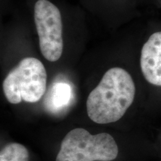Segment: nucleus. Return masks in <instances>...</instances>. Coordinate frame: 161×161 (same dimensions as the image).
<instances>
[{"instance_id":"0eeeda50","label":"nucleus","mask_w":161,"mask_h":161,"mask_svg":"<svg viewBox=\"0 0 161 161\" xmlns=\"http://www.w3.org/2000/svg\"><path fill=\"white\" fill-rule=\"evenodd\" d=\"M29 154L23 145L11 142L2 148L0 161H29Z\"/></svg>"},{"instance_id":"f257e3e1","label":"nucleus","mask_w":161,"mask_h":161,"mask_svg":"<svg viewBox=\"0 0 161 161\" xmlns=\"http://www.w3.org/2000/svg\"><path fill=\"white\" fill-rule=\"evenodd\" d=\"M37 49L44 60L56 64L73 50L84 48L85 23L79 10L58 0H26Z\"/></svg>"},{"instance_id":"20e7f679","label":"nucleus","mask_w":161,"mask_h":161,"mask_svg":"<svg viewBox=\"0 0 161 161\" xmlns=\"http://www.w3.org/2000/svg\"><path fill=\"white\" fill-rule=\"evenodd\" d=\"M119 149L115 140L108 133L92 135L84 128L66 134L60 145L56 161H112Z\"/></svg>"},{"instance_id":"f03ea898","label":"nucleus","mask_w":161,"mask_h":161,"mask_svg":"<svg viewBox=\"0 0 161 161\" xmlns=\"http://www.w3.org/2000/svg\"><path fill=\"white\" fill-rule=\"evenodd\" d=\"M135 96V82L130 72L122 66H111L87 96V115L97 124L115 122L131 106Z\"/></svg>"},{"instance_id":"39448f33","label":"nucleus","mask_w":161,"mask_h":161,"mask_svg":"<svg viewBox=\"0 0 161 161\" xmlns=\"http://www.w3.org/2000/svg\"><path fill=\"white\" fill-rule=\"evenodd\" d=\"M90 14L110 29H117L129 17L133 0H80Z\"/></svg>"},{"instance_id":"423d86ee","label":"nucleus","mask_w":161,"mask_h":161,"mask_svg":"<svg viewBox=\"0 0 161 161\" xmlns=\"http://www.w3.org/2000/svg\"><path fill=\"white\" fill-rule=\"evenodd\" d=\"M140 67L148 84L161 87V30L152 32L142 44Z\"/></svg>"},{"instance_id":"6e6552de","label":"nucleus","mask_w":161,"mask_h":161,"mask_svg":"<svg viewBox=\"0 0 161 161\" xmlns=\"http://www.w3.org/2000/svg\"><path fill=\"white\" fill-rule=\"evenodd\" d=\"M71 96V88L68 84L58 82L54 84L51 91V102L55 108H60L69 103Z\"/></svg>"},{"instance_id":"7ed1b4c3","label":"nucleus","mask_w":161,"mask_h":161,"mask_svg":"<svg viewBox=\"0 0 161 161\" xmlns=\"http://www.w3.org/2000/svg\"><path fill=\"white\" fill-rule=\"evenodd\" d=\"M48 74L43 62L26 53L18 60L3 81V90L9 103H36L47 90Z\"/></svg>"}]
</instances>
